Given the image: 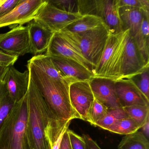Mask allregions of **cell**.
Here are the masks:
<instances>
[{"mask_svg": "<svg viewBox=\"0 0 149 149\" xmlns=\"http://www.w3.org/2000/svg\"><path fill=\"white\" fill-rule=\"evenodd\" d=\"M26 67L33 82L56 120L67 124L73 119H79L70 104L69 85L51 78L28 61Z\"/></svg>", "mask_w": 149, "mask_h": 149, "instance_id": "cell-1", "label": "cell"}, {"mask_svg": "<svg viewBox=\"0 0 149 149\" xmlns=\"http://www.w3.org/2000/svg\"><path fill=\"white\" fill-rule=\"evenodd\" d=\"M119 9L118 0H104L101 19L110 34H116L124 31Z\"/></svg>", "mask_w": 149, "mask_h": 149, "instance_id": "cell-17", "label": "cell"}, {"mask_svg": "<svg viewBox=\"0 0 149 149\" xmlns=\"http://www.w3.org/2000/svg\"><path fill=\"white\" fill-rule=\"evenodd\" d=\"M115 90L122 108L134 105H149L148 100L130 79L115 81Z\"/></svg>", "mask_w": 149, "mask_h": 149, "instance_id": "cell-12", "label": "cell"}, {"mask_svg": "<svg viewBox=\"0 0 149 149\" xmlns=\"http://www.w3.org/2000/svg\"><path fill=\"white\" fill-rule=\"evenodd\" d=\"M4 1H5V0H0V6L4 3Z\"/></svg>", "mask_w": 149, "mask_h": 149, "instance_id": "cell-40", "label": "cell"}, {"mask_svg": "<svg viewBox=\"0 0 149 149\" xmlns=\"http://www.w3.org/2000/svg\"><path fill=\"white\" fill-rule=\"evenodd\" d=\"M28 61L51 78L61 81L69 85L56 68L49 56L45 54L37 55L33 56Z\"/></svg>", "mask_w": 149, "mask_h": 149, "instance_id": "cell-20", "label": "cell"}, {"mask_svg": "<svg viewBox=\"0 0 149 149\" xmlns=\"http://www.w3.org/2000/svg\"><path fill=\"white\" fill-rule=\"evenodd\" d=\"M3 35H4V34H0V39L3 36Z\"/></svg>", "mask_w": 149, "mask_h": 149, "instance_id": "cell-41", "label": "cell"}, {"mask_svg": "<svg viewBox=\"0 0 149 149\" xmlns=\"http://www.w3.org/2000/svg\"><path fill=\"white\" fill-rule=\"evenodd\" d=\"M82 137L85 141L86 149H102L89 135L84 134Z\"/></svg>", "mask_w": 149, "mask_h": 149, "instance_id": "cell-36", "label": "cell"}, {"mask_svg": "<svg viewBox=\"0 0 149 149\" xmlns=\"http://www.w3.org/2000/svg\"><path fill=\"white\" fill-rule=\"evenodd\" d=\"M68 129L66 130L63 136L59 149H72L68 133Z\"/></svg>", "mask_w": 149, "mask_h": 149, "instance_id": "cell-37", "label": "cell"}, {"mask_svg": "<svg viewBox=\"0 0 149 149\" xmlns=\"http://www.w3.org/2000/svg\"><path fill=\"white\" fill-rule=\"evenodd\" d=\"M24 98L15 103L0 125V149H23L27 123Z\"/></svg>", "mask_w": 149, "mask_h": 149, "instance_id": "cell-4", "label": "cell"}, {"mask_svg": "<svg viewBox=\"0 0 149 149\" xmlns=\"http://www.w3.org/2000/svg\"><path fill=\"white\" fill-rule=\"evenodd\" d=\"M68 132L72 149H86L85 141L82 136L69 129Z\"/></svg>", "mask_w": 149, "mask_h": 149, "instance_id": "cell-32", "label": "cell"}, {"mask_svg": "<svg viewBox=\"0 0 149 149\" xmlns=\"http://www.w3.org/2000/svg\"><path fill=\"white\" fill-rule=\"evenodd\" d=\"M57 9L68 13H79L77 0H48Z\"/></svg>", "mask_w": 149, "mask_h": 149, "instance_id": "cell-30", "label": "cell"}, {"mask_svg": "<svg viewBox=\"0 0 149 149\" xmlns=\"http://www.w3.org/2000/svg\"><path fill=\"white\" fill-rule=\"evenodd\" d=\"M103 24L102 19L99 17L85 15L68 26L64 30L74 33H81L96 29Z\"/></svg>", "mask_w": 149, "mask_h": 149, "instance_id": "cell-21", "label": "cell"}, {"mask_svg": "<svg viewBox=\"0 0 149 149\" xmlns=\"http://www.w3.org/2000/svg\"><path fill=\"white\" fill-rule=\"evenodd\" d=\"M90 85L95 98L108 109L122 108L115 90V81L108 78L93 77Z\"/></svg>", "mask_w": 149, "mask_h": 149, "instance_id": "cell-14", "label": "cell"}, {"mask_svg": "<svg viewBox=\"0 0 149 149\" xmlns=\"http://www.w3.org/2000/svg\"><path fill=\"white\" fill-rule=\"evenodd\" d=\"M129 117L123 108H115L108 109L107 113L95 126L107 130L110 126L121 119Z\"/></svg>", "mask_w": 149, "mask_h": 149, "instance_id": "cell-24", "label": "cell"}, {"mask_svg": "<svg viewBox=\"0 0 149 149\" xmlns=\"http://www.w3.org/2000/svg\"><path fill=\"white\" fill-rule=\"evenodd\" d=\"M149 68L130 79L149 100Z\"/></svg>", "mask_w": 149, "mask_h": 149, "instance_id": "cell-29", "label": "cell"}, {"mask_svg": "<svg viewBox=\"0 0 149 149\" xmlns=\"http://www.w3.org/2000/svg\"><path fill=\"white\" fill-rule=\"evenodd\" d=\"M118 6L140 8L145 13L149 14V0H118Z\"/></svg>", "mask_w": 149, "mask_h": 149, "instance_id": "cell-31", "label": "cell"}, {"mask_svg": "<svg viewBox=\"0 0 149 149\" xmlns=\"http://www.w3.org/2000/svg\"><path fill=\"white\" fill-rule=\"evenodd\" d=\"M69 94L71 106L79 116V119L88 122L89 112L95 98L89 81L70 84Z\"/></svg>", "mask_w": 149, "mask_h": 149, "instance_id": "cell-9", "label": "cell"}, {"mask_svg": "<svg viewBox=\"0 0 149 149\" xmlns=\"http://www.w3.org/2000/svg\"><path fill=\"white\" fill-rule=\"evenodd\" d=\"M15 102L10 97L4 81L0 82V125L9 114Z\"/></svg>", "mask_w": 149, "mask_h": 149, "instance_id": "cell-26", "label": "cell"}, {"mask_svg": "<svg viewBox=\"0 0 149 149\" xmlns=\"http://www.w3.org/2000/svg\"><path fill=\"white\" fill-rule=\"evenodd\" d=\"M23 149H35L32 137L27 127L24 136Z\"/></svg>", "mask_w": 149, "mask_h": 149, "instance_id": "cell-35", "label": "cell"}, {"mask_svg": "<svg viewBox=\"0 0 149 149\" xmlns=\"http://www.w3.org/2000/svg\"><path fill=\"white\" fill-rule=\"evenodd\" d=\"M19 57L11 55L0 50V66L9 67L13 66Z\"/></svg>", "mask_w": 149, "mask_h": 149, "instance_id": "cell-33", "label": "cell"}, {"mask_svg": "<svg viewBox=\"0 0 149 149\" xmlns=\"http://www.w3.org/2000/svg\"><path fill=\"white\" fill-rule=\"evenodd\" d=\"M24 99L26 107V127L32 137L35 148L49 149L44 131L50 121L56 119L30 76L28 89Z\"/></svg>", "mask_w": 149, "mask_h": 149, "instance_id": "cell-2", "label": "cell"}, {"mask_svg": "<svg viewBox=\"0 0 149 149\" xmlns=\"http://www.w3.org/2000/svg\"><path fill=\"white\" fill-rule=\"evenodd\" d=\"M130 29L116 34H110L99 60L93 72L94 77L116 81L122 75L123 58Z\"/></svg>", "mask_w": 149, "mask_h": 149, "instance_id": "cell-3", "label": "cell"}, {"mask_svg": "<svg viewBox=\"0 0 149 149\" xmlns=\"http://www.w3.org/2000/svg\"><path fill=\"white\" fill-rule=\"evenodd\" d=\"M0 50L18 57L30 54L27 26H18L4 33L0 39Z\"/></svg>", "mask_w": 149, "mask_h": 149, "instance_id": "cell-10", "label": "cell"}, {"mask_svg": "<svg viewBox=\"0 0 149 149\" xmlns=\"http://www.w3.org/2000/svg\"><path fill=\"white\" fill-rule=\"evenodd\" d=\"M119 13L124 31L130 29V35L134 37L140 28L145 12L137 8L121 7Z\"/></svg>", "mask_w": 149, "mask_h": 149, "instance_id": "cell-18", "label": "cell"}, {"mask_svg": "<svg viewBox=\"0 0 149 149\" xmlns=\"http://www.w3.org/2000/svg\"><path fill=\"white\" fill-rule=\"evenodd\" d=\"M9 67H3L0 66V82L2 81L8 70Z\"/></svg>", "mask_w": 149, "mask_h": 149, "instance_id": "cell-39", "label": "cell"}, {"mask_svg": "<svg viewBox=\"0 0 149 149\" xmlns=\"http://www.w3.org/2000/svg\"><path fill=\"white\" fill-rule=\"evenodd\" d=\"M46 1L47 0H19L11 12L0 17V28L8 26L12 29L29 23L35 19Z\"/></svg>", "mask_w": 149, "mask_h": 149, "instance_id": "cell-7", "label": "cell"}, {"mask_svg": "<svg viewBox=\"0 0 149 149\" xmlns=\"http://www.w3.org/2000/svg\"><path fill=\"white\" fill-rule=\"evenodd\" d=\"M79 13H68L55 7L47 0L34 20L54 33H58L82 17Z\"/></svg>", "mask_w": 149, "mask_h": 149, "instance_id": "cell-8", "label": "cell"}, {"mask_svg": "<svg viewBox=\"0 0 149 149\" xmlns=\"http://www.w3.org/2000/svg\"><path fill=\"white\" fill-rule=\"evenodd\" d=\"M123 108L129 117L132 118L140 129L149 119V105H134Z\"/></svg>", "mask_w": 149, "mask_h": 149, "instance_id": "cell-27", "label": "cell"}, {"mask_svg": "<svg viewBox=\"0 0 149 149\" xmlns=\"http://www.w3.org/2000/svg\"><path fill=\"white\" fill-rule=\"evenodd\" d=\"M108 108L104 104L95 98L89 112L88 122L95 125L105 116Z\"/></svg>", "mask_w": 149, "mask_h": 149, "instance_id": "cell-28", "label": "cell"}, {"mask_svg": "<svg viewBox=\"0 0 149 149\" xmlns=\"http://www.w3.org/2000/svg\"><path fill=\"white\" fill-rule=\"evenodd\" d=\"M30 54L34 56L46 52L54 33L34 20L28 24Z\"/></svg>", "mask_w": 149, "mask_h": 149, "instance_id": "cell-16", "label": "cell"}, {"mask_svg": "<svg viewBox=\"0 0 149 149\" xmlns=\"http://www.w3.org/2000/svg\"><path fill=\"white\" fill-rule=\"evenodd\" d=\"M45 55L52 57L74 60L92 71L93 66L84 57L79 48L61 32L55 33Z\"/></svg>", "mask_w": 149, "mask_h": 149, "instance_id": "cell-6", "label": "cell"}, {"mask_svg": "<svg viewBox=\"0 0 149 149\" xmlns=\"http://www.w3.org/2000/svg\"><path fill=\"white\" fill-rule=\"evenodd\" d=\"M19 0H7L0 6V17L11 12L18 5Z\"/></svg>", "mask_w": 149, "mask_h": 149, "instance_id": "cell-34", "label": "cell"}, {"mask_svg": "<svg viewBox=\"0 0 149 149\" xmlns=\"http://www.w3.org/2000/svg\"><path fill=\"white\" fill-rule=\"evenodd\" d=\"M77 2L80 15H94L101 18L104 0H77Z\"/></svg>", "mask_w": 149, "mask_h": 149, "instance_id": "cell-23", "label": "cell"}, {"mask_svg": "<svg viewBox=\"0 0 149 149\" xmlns=\"http://www.w3.org/2000/svg\"><path fill=\"white\" fill-rule=\"evenodd\" d=\"M60 32L76 44L92 64L93 70L99 62L110 34L104 23L96 29L81 33H74L64 29Z\"/></svg>", "mask_w": 149, "mask_h": 149, "instance_id": "cell-5", "label": "cell"}, {"mask_svg": "<svg viewBox=\"0 0 149 149\" xmlns=\"http://www.w3.org/2000/svg\"><path fill=\"white\" fill-rule=\"evenodd\" d=\"M118 149H149V141L143 132L137 131L124 136Z\"/></svg>", "mask_w": 149, "mask_h": 149, "instance_id": "cell-22", "label": "cell"}, {"mask_svg": "<svg viewBox=\"0 0 149 149\" xmlns=\"http://www.w3.org/2000/svg\"><path fill=\"white\" fill-rule=\"evenodd\" d=\"M143 133L146 137L148 139L149 133V119L146 121L142 127Z\"/></svg>", "mask_w": 149, "mask_h": 149, "instance_id": "cell-38", "label": "cell"}, {"mask_svg": "<svg viewBox=\"0 0 149 149\" xmlns=\"http://www.w3.org/2000/svg\"><path fill=\"white\" fill-rule=\"evenodd\" d=\"M147 68H149V66L144 63L136 47L134 38L130 34L124 54L122 75L119 80L130 79Z\"/></svg>", "mask_w": 149, "mask_h": 149, "instance_id": "cell-13", "label": "cell"}, {"mask_svg": "<svg viewBox=\"0 0 149 149\" xmlns=\"http://www.w3.org/2000/svg\"><path fill=\"white\" fill-rule=\"evenodd\" d=\"M140 129L139 125L132 118L128 117L116 122L110 126L107 130L125 136L134 133Z\"/></svg>", "mask_w": 149, "mask_h": 149, "instance_id": "cell-25", "label": "cell"}, {"mask_svg": "<svg viewBox=\"0 0 149 149\" xmlns=\"http://www.w3.org/2000/svg\"><path fill=\"white\" fill-rule=\"evenodd\" d=\"M30 74L28 70L21 72L13 66L8 68L3 81L10 97L15 102L22 99L27 92Z\"/></svg>", "mask_w": 149, "mask_h": 149, "instance_id": "cell-15", "label": "cell"}, {"mask_svg": "<svg viewBox=\"0 0 149 149\" xmlns=\"http://www.w3.org/2000/svg\"><path fill=\"white\" fill-rule=\"evenodd\" d=\"M49 57L69 85L75 82L90 81L94 77L92 71L74 60L61 57Z\"/></svg>", "mask_w": 149, "mask_h": 149, "instance_id": "cell-11", "label": "cell"}, {"mask_svg": "<svg viewBox=\"0 0 149 149\" xmlns=\"http://www.w3.org/2000/svg\"><path fill=\"white\" fill-rule=\"evenodd\" d=\"M139 54L146 66H149V14L144 13L139 30L133 37Z\"/></svg>", "mask_w": 149, "mask_h": 149, "instance_id": "cell-19", "label": "cell"}]
</instances>
